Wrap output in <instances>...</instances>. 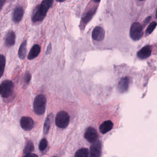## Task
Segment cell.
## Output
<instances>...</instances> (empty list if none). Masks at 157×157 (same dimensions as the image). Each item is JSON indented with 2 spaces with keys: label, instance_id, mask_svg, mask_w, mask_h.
Here are the masks:
<instances>
[{
  "label": "cell",
  "instance_id": "1",
  "mask_svg": "<svg viewBox=\"0 0 157 157\" xmlns=\"http://www.w3.org/2000/svg\"><path fill=\"white\" fill-rule=\"evenodd\" d=\"M53 2V0H43L32 17V21L34 23L42 21L46 17L48 10L52 6Z\"/></svg>",
  "mask_w": 157,
  "mask_h": 157
},
{
  "label": "cell",
  "instance_id": "2",
  "mask_svg": "<svg viewBox=\"0 0 157 157\" xmlns=\"http://www.w3.org/2000/svg\"><path fill=\"white\" fill-rule=\"evenodd\" d=\"M47 99L44 95L39 94L35 98L33 108L35 113L38 115H42L46 111Z\"/></svg>",
  "mask_w": 157,
  "mask_h": 157
},
{
  "label": "cell",
  "instance_id": "3",
  "mask_svg": "<svg viewBox=\"0 0 157 157\" xmlns=\"http://www.w3.org/2000/svg\"><path fill=\"white\" fill-rule=\"evenodd\" d=\"M69 122L70 117L66 112L61 111L57 113L55 118V124L57 127L65 129L68 126Z\"/></svg>",
  "mask_w": 157,
  "mask_h": 157
},
{
  "label": "cell",
  "instance_id": "4",
  "mask_svg": "<svg viewBox=\"0 0 157 157\" xmlns=\"http://www.w3.org/2000/svg\"><path fill=\"white\" fill-rule=\"evenodd\" d=\"M14 89V84L11 80H4L1 85V96L3 98H8L12 95Z\"/></svg>",
  "mask_w": 157,
  "mask_h": 157
},
{
  "label": "cell",
  "instance_id": "5",
  "mask_svg": "<svg viewBox=\"0 0 157 157\" xmlns=\"http://www.w3.org/2000/svg\"><path fill=\"white\" fill-rule=\"evenodd\" d=\"M143 35V33L142 25L138 22L134 23L130 29L131 37L133 40H138L141 39Z\"/></svg>",
  "mask_w": 157,
  "mask_h": 157
},
{
  "label": "cell",
  "instance_id": "6",
  "mask_svg": "<svg viewBox=\"0 0 157 157\" xmlns=\"http://www.w3.org/2000/svg\"><path fill=\"white\" fill-rule=\"evenodd\" d=\"M98 136L96 131L93 127H89L86 130L84 137L85 139L90 143H95L97 141Z\"/></svg>",
  "mask_w": 157,
  "mask_h": 157
},
{
  "label": "cell",
  "instance_id": "7",
  "mask_svg": "<svg viewBox=\"0 0 157 157\" xmlns=\"http://www.w3.org/2000/svg\"><path fill=\"white\" fill-rule=\"evenodd\" d=\"M101 154V144L100 141H96L91 145L89 157H100Z\"/></svg>",
  "mask_w": 157,
  "mask_h": 157
},
{
  "label": "cell",
  "instance_id": "8",
  "mask_svg": "<svg viewBox=\"0 0 157 157\" xmlns=\"http://www.w3.org/2000/svg\"><path fill=\"white\" fill-rule=\"evenodd\" d=\"M20 123L22 129L26 131H30L34 127V121L30 117H22L20 120Z\"/></svg>",
  "mask_w": 157,
  "mask_h": 157
},
{
  "label": "cell",
  "instance_id": "9",
  "mask_svg": "<svg viewBox=\"0 0 157 157\" xmlns=\"http://www.w3.org/2000/svg\"><path fill=\"white\" fill-rule=\"evenodd\" d=\"M105 36V30L101 27H96L92 31V38L96 41H102L104 39Z\"/></svg>",
  "mask_w": 157,
  "mask_h": 157
},
{
  "label": "cell",
  "instance_id": "10",
  "mask_svg": "<svg viewBox=\"0 0 157 157\" xmlns=\"http://www.w3.org/2000/svg\"><path fill=\"white\" fill-rule=\"evenodd\" d=\"M24 11L21 6H18L15 8L13 14V20L14 23H18L21 21L24 15Z\"/></svg>",
  "mask_w": 157,
  "mask_h": 157
},
{
  "label": "cell",
  "instance_id": "11",
  "mask_svg": "<svg viewBox=\"0 0 157 157\" xmlns=\"http://www.w3.org/2000/svg\"><path fill=\"white\" fill-rule=\"evenodd\" d=\"M151 47L149 46H146L142 48L138 52H137V56L138 58L141 59H147L150 57L151 54Z\"/></svg>",
  "mask_w": 157,
  "mask_h": 157
},
{
  "label": "cell",
  "instance_id": "12",
  "mask_svg": "<svg viewBox=\"0 0 157 157\" xmlns=\"http://www.w3.org/2000/svg\"><path fill=\"white\" fill-rule=\"evenodd\" d=\"M113 124L111 121H107L100 124L99 127L100 131L104 134L110 131L113 128Z\"/></svg>",
  "mask_w": 157,
  "mask_h": 157
},
{
  "label": "cell",
  "instance_id": "13",
  "mask_svg": "<svg viewBox=\"0 0 157 157\" xmlns=\"http://www.w3.org/2000/svg\"><path fill=\"white\" fill-rule=\"evenodd\" d=\"M129 78L125 77L122 78L118 85V89L121 93H124L128 90L129 88Z\"/></svg>",
  "mask_w": 157,
  "mask_h": 157
},
{
  "label": "cell",
  "instance_id": "14",
  "mask_svg": "<svg viewBox=\"0 0 157 157\" xmlns=\"http://www.w3.org/2000/svg\"><path fill=\"white\" fill-rule=\"evenodd\" d=\"M41 52V48L39 45H35L32 47L28 55L29 60H32L37 57Z\"/></svg>",
  "mask_w": 157,
  "mask_h": 157
},
{
  "label": "cell",
  "instance_id": "15",
  "mask_svg": "<svg viewBox=\"0 0 157 157\" xmlns=\"http://www.w3.org/2000/svg\"><path fill=\"white\" fill-rule=\"evenodd\" d=\"M15 35L13 31H9L6 36L5 44L8 47H11L14 45L15 42Z\"/></svg>",
  "mask_w": 157,
  "mask_h": 157
},
{
  "label": "cell",
  "instance_id": "16",
  "mask_svg": "<svg viewBox=\"0 0 157 157\" xmlns=\"http://www.w3.org/2000/svg\"><path fill=\"white\" fill-rule=\"evenodd\" d=\"M27 52V40H25L21 44L18 51V55L21 59H24Z\"/></svg>",
  "mask_w": 157,
  "mask_h": 157
},
{
  "label": "cell",
  "instance_id": "17",
  "mask_svg": "<svg viewBox=\"0 0 157 157\" xmlns=\"http://www.w3.org/2000/svg\"><path fill=\"white\" fill-rule=\"evenodd\" d=\"M89 150L87 148H83L78 150L75 154V157H88Z\"/></svg>",
  "mask_w": 157,
  "mask_h": 157
},
{
  "label": "cell",
  "instance_id": "18",
  "mask_svg": "<svg viewBox=\"0 0 157 157\" xmlns=\"http://www.w3.org/2000/svg\"><path fill=\"white\" fill-rule=\"evenodd\" d=\"M96 12V8H93V9H91V10L88 11L86 15L83 18V22H84V24H87V23L89 22V21H90V20L92 19Z\"/></svg>",
  "mask_w": 157,
  "mask_h": 157
},
{
  "label": "cell",
  "instance_id": "19",
  "mask_svg": "<svg viewBox=\"0 0 157 157\" xmlns=\"http://www.w3.org/2000/svg\"><path fill=\"white\" fill-rule=\"evenodd\" d=\"M34 147L33 143L29 141L27 144L24 150V154H31V152L34 151Z\"/></svg>",
  "mask_w": 157,
  "mask_h": 157
},
{
  "label": "cell",
  "instance_id": "20",
  "mask_svg": "<svg viewBox=\"0 0 157 157\" xmlns=\"http://www.w3.org/2000/svg\"><path fill=\"white\" fill-rule=\"evenodd\" d=\"M5 64V58L3 55H1V56H0V75H1V77H2L3 74Z\"/></svg>",
  "mask_w": 157,
  "mask_h": 157
},
{
  "label": "cell",
  "instance_id": "21",
  "mask_svg": "<svg viewBox=\"0 0 157 157\" xmlns=\"http://www.w3.org/2000/svg\"><path fill=\"white\" fill-rule=\"evenodd\" d=\"M50 127V120L49 117H47L44 123V128H43V132L45 135L47 134L49 132Z\"/></svg>",
  "mask_w": 157,
  "mask_h": 157
},
{
  "label": "cell",
  "instance_id": "22",
  "mask_svg": "<svg viewBox=\"0 0 157 157\" xmlns=\"http://www.w3.org/2000/svg\"><path fill=\"white\" fill-rule=\"evenodd\" d=\"M157 25V24L156 22H152V23L149 25L148 26L147 29L146 34H147V35H149V34H151V33L153 32V31L155 30Z\"/></svg>",
  "mask_w": 157,
  "mask_h": 157
},
{
  "label": "cell",
  "instance_id": "23",
  "mask_svg": "<svg viewBox=\"0 0 157 157\" xmlns=\"http://www.w3.org/2000/svg\"><path fill=\"white\" fill-rule=\"evenodd\" d=\"M48 146V142L45 139H41L39 144V149L40 151H43L46 149Z\"/></svg>",
  "mask_w": 157,
  "mask_h": 157
},
{
  "label": "cell",
  "instance_id": "24",
  "mask_svg": "<svg viewBox=\"0 0 157 157\" xmlns=\"http://www.w3.org/2000/svg\"><path fill=\"white\" fill-rule=\"evenodd\" d=\"M30 79H31V75L30 74L28 73L26 74L25 75V77H24V82L26 84L29 83V82L30 81Z\"/></svg>",
  "mask_w": 157,
  "mask_h": 157
},
{
  "label": "cell",
  "instance_id": "25",
  "mask_svg": "<svg viewBox=\"0 0 157 157\" xmlns=\"http://www.w3.org/2000/svg\"><path fill=\"white\" fill-rule=\"evenodd\" d=\"M52 51V46L51 44V43H49V46H48V48H47V51H46V54H49V53H50V52H51Z\"/></svg>",
  "mask_w": 157,
  "mask_h": 157
},
{
  "label": "cell",
  "instance_id": "26",
  "mask_svg": "<svg viewBox=\"0 0 157 157\" xmlns=\"http://www.w3.org/2000/svg\"><path fill=\"white\" fill-rule=\"evenodd\" d=\"M23 157H38L37 155H35V154H27L25 156Z\"/></svg>",
  "mask_w": 157,
  "mask_h": 157
},
{
  "label": "cell",
  "instance_id": "27",
  "mask_svg": "<svg viewBox=\"0 0 157 157\" xmlns=\"http://www.w3.org/2000/svg\"><path fill=\"white\" fill-rule=\"evenodd\" d=\"M6 0H1V9L2 8Z\"/></svg>",
  "mask_w": 157,
  "mask_h": 157
},
{
  "label": "cell",
  "instance_id": "28",
  "mask_svg": "<svg viewBox=\"0 0 157 157\" xmlns=\"http://www.w3.org/2000/svg\"><path fill=\"white\" fill-rule=\"evenodd\" d=\"M57 2H64V1H66V0H56Z\"/></svg>",
  "mask_w": 157,
  "mask_h": 157
},
{
  "label": "cell",
  "instance_id": "29",
  "mask_svg": "<svg viewBox=\"0 0 157 157\" xmlns=\"http://www.w3.org/2000/svg\"><path fill=\"white\" fill-rule=\"evenodd\" d=\"M94 2H96V3H99L100 2V0H93Z\"/></svg>",
  "mask_w": 157,
  "mask_h": 157
},
{
  "label": "cell",
  "instance_id": "30",
  "mask_svg": "<svg viewBox=\"0 0 157 157\" xmlns=\"http://www.w3.org/2000/svg\"><path fill=\"white\" fill-rule=\"evenodd\" d=\"M156 18L157 19V9L156 10Z\"/></svg>",
  "mask_w": 157,
  "mask_h": 157
},
{
  "label": "cell",
  "instance_id": "31",
  "mask_svg": "<svg viewBox=\"0 0 157 157\" xmlns=\"http://www.w3.org/2000/svg\"><path fill=\"white\" fill-rule=\"evenodd\" d=\"M139 1H144V0H139Z\"/></svg>",
  "mask_w": 157,
  "mask_h": 157
},
{
  "label": "cell",
  "instance_id": "32",
  "mask_svg": "<svg viewBox=\"0 0 157 157\" xmlns=\"http://www.w3.org/2000/svg\"></svg>",
  "mask_w": 157,
  "mask_h": 157
}]
</instances>
